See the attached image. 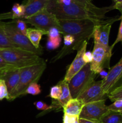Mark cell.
<instances>
[{"instance_id": "obj_22", "label": "cell", "mask_w": 122, "mask_h": 123, "mask_svg": "<svg viewBox=\"0 0 122 123\" xmlns=\"http://www.w3.org/2000/svg\"><path fill=\"white\" fill-rule=\"evenodd\" d=\"M62 96V88L61 85L57 84L50 88V93L49 94V97H51L53 100H57L59 99Z\"/></svg>"}, {"instance_id": "obj_35", "label": "cell", "mask_w": 122, "mask_h": 123, "mask_svg": "<svg viewBox=\"0 0 122 123\" xmlns=\"http://www.w3.org/2000/svg\"><path fill=\"white\" fill-rule=\"evenodd\" d=\"M56 1L57 3L64 6H68L70 5L72 2H74V0H56Z\"/></svg>"}, {"instance_id": "obj_15", "label": "cell", "mask_w": 122, "mask_h": 123, "mask_svg": "<svg viewBox=\"0 0 122 123\" xmlns=\"http://www.w3.org/2000/svg\"><path fill=\"white\" fill-rule=\"evenodd\" d=\"M58 84L61 85L62 88V96L61 98L57 100H53L51 105L53 106V109H60L61 108L63 109L66 104L72 98L69 86H68V82L63 79L61 80L58 83Z\"/></svg>"}, {"instance_id": "obj_18", "label": "cell", "mask_w": 122, "mask_h": 123, "mask_svg": "<svg viewBox=\"0 0 122 123\" xmlns=\"http://www.w3.org/2000/svg\"><path fill=\"white\" fill-rule=\"evenodd\" d=\"M43 35H47V32L36 28H28L26 36L29 40L37 49H40L42 47L39 45L41 39Z\"/></svg>"}, {"instance_id": "obj_21", "label": "cell", "mask_w": 122, "mask_h": 123, "mask_svg": "<svg viewBox=\"0 0 122 123\" xmlns=\"http://www.w3.org/2000/svg\"><path fill=\"white\" fill-rule=\"evenodd\" d=\"M16 48V47L10 42L6 35L5 34L3 30L0 26V48Z\"/></svg>"}, {"instance_id": "obj_27", "label": "cell", "mask_w": 122, "mask_h": 123, "mask_svg": "<svg viewBox=\"0 0 122 123\" xmlns=\"http://www.w3.org/2000/svg\"><path fill=\"white\" fill-rule=\"evenodd\" d=\"M8 96V90L4 80L0 79V101L4 98L7 99Z\"/></svg>"}, {"instance_id": "obj_23", "label": "cell", "mask_w": 122, "mask_h": 123, "mask_svg": "<svg viewBox=\"0 0 122 123\" xmlns=\"http://www.w3.org/2000/svg\"><path fill=\"white\" fill-rule=\"evenodd\" d=\"M12 22L15 25L16 28L23 34L26 36L27 33L28 28L26 26V23L22 19H14L12 21Z\"/></svg>"}, {"instance_id": "obj_34", "label": "cell", "mask_w": 122, "mask_h": 123, "mask_svg": "<svg viewBox=\"0 0 122 123\" xmlns=\"http://www.w3.org/2000/svg\"><path fill=\"white\" fill-rule=\"evenodd\" d=\"M83 60L84 61L85 63L88 64L90 63L93 60V55H92V52L87 51L84 53L83 56Z\"/></svg>"}, {"instance_id": "obj_14", "label": "cell", "mask_w": 122, "mask_h": 123, "mask_svg": "<svg viewBox=\"0 0 122 123\" xmlns=\"http://www.w3.org/2000/svg\"><path fill=\"white\" fill-rule=\"evenodd\" d=\"M47 1L45 0H24L22 5L25 7V12L22 19L29 18L43 8H46Z\"/></svg>"}, {"instance_id": "obj_38", "label": "cell", "mask_w": 122, "mask_h": 123, "mask_svg": "<svg viewBox=\"0 0 122 123\" xmlns=\"http://www.w3.org/2000/svg\"><path fill=\"white\" fill-rule=\"evenodd\" d=\"M114 9H117L119 10L122 14V2L115 3V4L114 5Z\"/></svg>"}, {"instance_id": "obj_13", "label": "cell", "mask_w": 122, "mask_h": 123, "mask_svg": "<svg viewBox=\"0 0 122 123\" xmlns=\"http://www.w3.org/2000/svg\"><path fill=\"white\" fill-rule=\"evenodd\" d=\"M87 46V41H84L80 45L77 49V53L75 58L73 60L72 63L69 66V68L67 70L65 78L63 80L67 82H69V80L80 72L83 67L86 64L83 60V56L84 53L86 52V48Z\"/></svg>"}, {"instance_id": "obj_41", "label": "cell", "mask_w": 122, "mask_h": 123, "mask_svg": "<svg viewBox=\"0 0 122 123\" xmlns=\"http://www.w3.org/2000/svg\"><path fill=\"white\" fill-rule=\"evenodd\" d=\"M45 1H47L48 2V1H50V0H45Z\"/></svg>"}, {"instance_id": "obj_10", "label": "cell", "mask_w": 122, "mask_h": 123, "mask_svg": "<svg viewBox=\"0 0 122 123\" xmlns=\"http://www.w3.org/2000/svg\"><path fill=\"white\" fill-rule=\"evenodd\" d=\"M105 100L91 102L85 104L80 114V118L99 121L104 114L108 111Z\"/></svg>"}, {"instance_id": "obj_16", "label": "cell", "mask_w": 122, "mask_h": 123, "mask_svg": "<svg viewBox=\"0 0 122 123\" xmlns=\"http://www.w3.org/2000/svg\"><path fill=\"white\" fill-rule=\"evenodd\" d=\"M20 69L21 68H15L11 70L2 78V79H3L6 82L8 96L14 91L19 83L20 80Z\"/></svg>"}, {"instance_id": "obj_6", "label": "cell", "mask_w": 122, "mask_h": 123, "mask_svg": "<svg viewBox=\"0 0 122 123\" xmlns=\"http://www.w3.org/2000/svg\"><path fill=\"white\" fill-rule=\"evenodd\" d=\"M96 75L91 70L90 63L86 64L68 82L72 98H78L87 86L95 81Z\"/></svg>"}, {"instance_id": "obj_26", "label": "cell", "mask_w": 122, "mask_h": 123, "mask_svg": "<svg viewBox=\"0 0 122 123\" xmlns=\"http://www.w3.org/2000/svg\"><path fill=\"white\" fill-rule=\"evenodd\" d=\"M109 111L122 114V100H117L110 105L108 106Z\"/></svg>"}, {"instance_id": "obj_32", "label": "cell", "mask_w": 122, "mask_h": 123, "mask_svg": "<svg viewBox=\"0 0 122 123\" xmlns=\"http://www.w3.org/2000/svg\"><path fill=\"white\" fill-rule=\"evenodd\" d=\"M119 42H122V18H121V22L119 26V30H118V34H117V38H116V40L114 42L113 44L111 46V48L112 49H113L114 47L116 45V44H117Z\"/></svg>"}, {"instance_id": "obj_5", "label": "cell", "mask_w": 122, "mask_h": 123, "mask_svg": "<svg viewBox=\"0 0 122 123\" xmlns=\"http://www.w3.org/2000/svg\"><path fill=\"white\" fill-rule=\"evenodd\" d=\"M0 26L3 30L10 42L16 48L31 52L39 56L43 54V48L37 49L31 43L25 35L22 34L12 22H4L0 20Z\"/></svg>"}, {"instance_id": "obj_8", "label": "cell", "mask_w": 122, "mask_h": 123, "mask_svg": "<svg viewBox=\"0 0 122 123\" xmlns=\"http://www.w3.org/2000/svg\"><path fill=\"white\" fill-rule=\"evenodd\" d=\"M112 49L111 46L105 47L100 44L94 43L92 55L93 60L90 63L91 70L98 74L104 68L110 70V60L112 56Z\"/></svg>"}, {"instance_id": "obj_30", "label": "cell", "mask_w": 122, "mask_h": 123, "mask_svg": "<svg viewBox=\"0 0 122 123\" xmlns=\"http://www.w3.org/2000/svg\"><path fill=\"white\" fill-rule=\"evenodd\" d=\"M74 1L76 3L79 4L87 8H90L92 10H98L99 7H96L94 6L90 0H74Z\"/></svg>"}, {"instance_id": "obj_39", "label": "cell", "mask_w": 122, "mask_h": 123, "mask_svg": "<svg viewBox=\"0 0 122 123\" xmlns=\"http://www.w3.org/2000/svg\"><path fill=\"white\" fill-rule=\"evenodd\" d=\"M99 74L100 76H101V78H102V79H105V78L106 77V76H107L108 72H106V71L104 70V69L99 73Z\"/></svg>"}, {"instance_id": "obj_17", "label": "cell", "mask_w": 122, "mask_h": 123, "mask_svg": "<svg viewBox=\"0 0 122 123\" xmlns=\"http://www.w3.org/2000/svg\"><path fill=\"white\" fill-rule=\"evenodd\" d=\"M84 106L83 102L78 98H72L63 108L65 114L70 116L79 117Z\"/></svg>"}, {"instance_id": "obj_11", "label": "cell", "mask_w": 122, "mask_h": 123, "mask_svg": "<svg viewBox=\"0 0 122 123\" xmlns=\"http://www.w3.org/2000/svg\"><path fill=\"white\" fill-rule=\"evenodd\" d=\"M77 98L82 101L85 105L91 102L106 100L108 98L107 95L103 91L102 80H100L92 83Z\"/></svg>"}, {"instance_id": "obj_9", "label": "cell", "mask_w": 122, "mask_h": 123, "mask_svg": "<svg viewBox=\"0 0 122 123\" xmlns=\"http://www.w3.org/2000/svg\"><path fill=\"white\" fill-rule=\"evenodd\" d=\"M122 86V56L116 65L111 67L106 78L102 79V87L107 96Z\"/></svg>"}, {"instance_id": "obj_20", "label": "cell", "mask_w": 122, "mask_h": 123, "mask_svg": "<svg viewBox=\"0 0 122 123\" xmlns=\"http://www.w3.org/2000/svg\"><path fill=\"white\" fill-rule=\"evenodd\" d=\"M41 92V86L38 82H33L30 84L25 92V94H31L33 96H37Z\"/></svg>"}, {"instance_id": "obj_33", "label": "cell", "mask_w": 122, "mask_h": 123, "mask_svg": "<svg viewBox=\"0 0 122 123\" xmlns=\"http://www.w3.org/2000/svg\"><path fill=\"white\" fill-rule=\"evenodd\" d=\"M15 68H18L16 67L15 66H12V65L8 66V67H5V68H1V69H0V79H2V78H3V77L4 76L6 75L8 72H9V71L11 70H13V69H15Z\"/></svg>"}, {"instance_id": "obj_24", "label": "cell", "mask_w": 122, "mask_h": 123, "mask_svg": "<svg viewBox=\"0 0 122 123\" xmlns=\"http://www.w3.org/2000/svg\"><path fill=\"white\" fill-rule=\"evenodd\" d=\"M61 41H62L61 36L56 38H54V39H49L48 38L46 44L47 49L50 50L56 49V48H59V46L61 45Z\"/></svg>"}, {"instance_id": "obj_37", "label": "cell", "mask_w": 122, "mask_h": 123, "mask_svg": "<svg viewBox=\"0 0 122 123\" xmlns=\"http://www.w3.org/2000/svg\"><path fill=\"white\" fill-rule=\"evenodd\" d=\"M11 66V65L7 64V62L5 61V60L1 57V55H0V69H1V68H5V67H8V66Z\"/></svg>"}, {"instance_id": "obj_25", "label": "cell", "mask_w": 122, "mask_h": 123, "mask_svg": "<svg viewBox=\"0 0 122 123\" xmlns=\"http://www.w3.org/2000/svg\"><path fill=\"white\" fill-rule=\"evenodd\" d=\"M108 98L112 102L117 100H122V86L118 88L108 94Z\"/></svg>"}, {"instance_id": "obj_4", "label": "cell", "mask_w": 122, "mask_h": 123, "mask_svg": "<svg viewBox=\"0 0 122 123\" xmlns=\"http://www.w3.org/2000/svg\"><path fill=\"white\" fill-rule=\"evenodd\" d=\"M46 68L47 64L44 61L37 64L21 68L19 83L14 91L7 97V100L13 101L20 96H24L28 86L32 83L38 82Z\"/></svg>"}, {"instance_id": "obj_2", "label": "cell", "mask_w": 122, "mask_h": 123, "mask_svg": "<svg viewBox=\"0 0 122 123\" xmlns=\"http://www.w3.org/2000/svg\"><path fill=\"white\" fill-rule=\"evenodd\" d=\"M110 18L100 20L59 19L61 34L63 36L65 35L74 36L75 39V50H77L83 42L92 38L94 26L106 22Z\"/></svg>"}, {"instance_id": "obj_36", "label": "cell", "mask_w": 122, "mask_h": 123, "mask_svg": "<svg viewBox=\"0 0 122 123\" xmlns=\"http://www.w3.org/2000/svg\"><path fill=\"white\" fill-rule=\"evenodd\" d=\"M79 123H101L99 121H95V120H89L86 119L80 118H79Z\"/></svg>"}, {"instance_id": "obj_29", "label": "cell", "mask_w": 122, "mask_h": 123, "mask_svg": "<svg viewBox=\"0 0 122 123\" xmlns=\"http://www.w3.org/2000/svg\"><path fill=\"white\" fill-rule=\"evenodd\" d=\"M33 105L38 110L47 111L53 109V107L52 105H49L42 101H37L33 103Z\"/></svg>"}, {"instance_id": "obj_19", "label": "cell", "mask_w": 122, "mask_h": 123, "mask_svg": "<svg viewBox=\"0 0 122 123\" xmlns=\"http://www.w3.org/2000/svg\"><path fill=\"white\" fill-rule=\"evenodd\" d=\"M101 123H122V114L108 111L100 120Z\"/></svg>"}, {"instance_id": "obj_40", "label": "cell", "mask_w": 122, "mask_h": 123, "mask_svg": "<svg viewBox=\"0 0 122 123\" xmlns=\"http://www.w3.org/2000/svg\"><path fill=\"white\" fill-rule=\"evenodd\" d=\"M114 1L116 2V3L117 2H122V0H114Z\"/></svg>"}, {"instance_id": "obj_1", "label": "cell", "mask_w": 122, "mask_h": 123, "mask_svg": "<svg viewBox=\"0 0 122 123\" xmlns=\"http://www.w3.org/2000/svg\"><path fill=\"white\" fill-rule=\"evenodd\" d=\"M46 8L58 19H92L100 20L107 18L105 14L114 10L113 6L92 10L73 2L68 6L60 4L56 0L48 1Z\"/></svg>"}, {"instance_id": "obj_31", "label": "cell", "mask_w": 122, "mask_h": 123, "mask_svg": "<svg viewBox=\"0 0 122 123\" xmlns=\"http://www.w3.org/2000/svg\"><path fill=\"white\" fill-rule=\"evenodd\" d=\"M63 123H79V117L70 116L64 114Z\"/></svg>"}, {"instance_id": "obj_28", "label": "cell", "mask_w": 122, "mask_h": 123, "mask_svg": "<svg viewBox=\"0 0 122 123\" xmlns=\"http://www.w3.org/2000/svg\"><path fill=\"white\" fill-rule=\"evenodd\" d=\"M61 29L57 27H52L48 31L47 36L49 39H54L61 37Z\"/></svg>"}, {"instance_id": "obj_3", "label": "cell", "mask_w": 122, "mask_h": 123, "mask_svg": "<svg viewBox=\"0 0 122 123\" xmlns=\"http://www.w3.org/2000/svg\"><path fill=\"white\" fill-rule=\"evenodd\" d=\"M0 55L7 64L22 68L44 61L37 54L19 48H0Z\"/></svg>"}, {"instance_id": "obj_7", "label": "cell", "mask_w": 122, "mask_h": 123, "mask_svg": "<svg viewBox=\"0 0 122 123\" xmlns=\"http://www.w3.org/2000/svg\"><path fill=\"white\" fill-rule=\"evenodd\" d=\"M22 19L26 24H31L36 29L46 32H48V31L52 27H57L61 29L59 19L46 8H43L29 18Z\"/></svg>"}, {"instance_id": "obj_12", "label": "cell", "mask_w": 122, "mask_h": 123, "mask_svg": "<svg viewBox=\"0 0 122 123\" xmlns=\"http://www.w3.org/2000/svg\"><path fill=\"white\" fill-rule=\"evenodd\" d=\"M122 18L121 16L110 18L106 22L96 25L93 30L92 38L94 39V43L100 44L105 47H109V36L112 25Z\"/></svg>"}]
</instances>
